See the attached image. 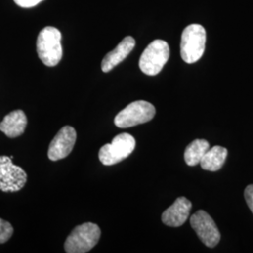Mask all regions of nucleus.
Listing matches in <instances>:
<instances>
[{
	"instance_id": "obj_1",
	"label": "nucleus",
	"mask_w": 253,
	"mask_h": 253,
	"mask_svg": "<svg viewBox=\"0 0 253 253\" xmlns=\"http://www.w3.org/2000/svg\"><path fill=\"white\" fill-rule=\"evenodd\" d=\"M61 38V32L54 27H44L38 36L37 53L47 67L56 66L62 58Z\"/></svg>"
},
{
	"instance_id": "obj_2",
	"label": "nucleus",
	"mask_w": 253,
	"mask_h": 253,
	"mask_svg": "<svg viewBox=\"0 0 253 253\" xmlns=\"http://www.w3.org/2000/svg\"><path fill=\"white\" fill-rule=\"evenodd\" d=\"M207 32L203 26L192 24L183 30L181 36L180 54L186 63L197 62L206 49Z\"/></svg>"
},
{
	"instance_id": "obj_3",
	"label": "nucleus",
	"mask_w": 253,
	"mask_h": 253,
	"mask_svg": "<svg viewBox=\"0 0 253 253\" xmlns=\"http://www.w3.org/2000/svg\"><path fill=\"white\" fill-rule=\"evenodd\" d=\"M100 227L92 222H85L75 227L67 237L64 249L68 253H85L91 251L100 240Z\"/></svg>"
},
{
	"instance_id": "obj_4",
	"label": "nucleus",
	"mask_w": 253,
	"mask_h": 253,
	"mask_svg": "<svg viewBox=\"0 0 253 253\" xmlns=\"http://www.w3.org/2000/svg\"><path fill=\"white\" fill-rule=\"evenodd\" d=\"M169 57V44L163 40H155L143 52L140 57L139 67L146 75L155 76L162 72Z\"/></svg>"
},
{
	"instance_id": "obj_5",
	"label": "nucleus",
	"mask_w": 253,
	"mask_h": 253,
	"mask_svg": "<svg viewBox=\"0 0 253 253\" xmlns=\"http://www.w3.org/2000/svg\"><path fill=\"white\" fill-rule=\"evenodd\" d=\"M136 141L128 133H120L116 136L111 144L103 145L99 152L100 163L106 166L115 165L122 162L133 152Z\"/></svg>"
},
{
	"instance_id": "obj_6",
	"label": "nucleus",
	"mask_w": 253,
	"mask_h": 253,
	"mask_svg": "<svg viewBox=\"0 0 253 253\" xmlns=\"http://www.w3.org/2000/svg\"><path fill=\"white\" fill-rule=\"evenodd\" d=\"M156 109L153 104L145 100H137L129 103L115 118L116 126L121 128L144 124L153 119Z\"/></svg>"
},
{
	"instance_id": "obj_7",
	"label": "nucleus",
	"mask_w": 253,
	"mask_h": 253,
	"mask_svg": "<svg viewBox=\"0 0 253 253\" xmlns=\"http://www.w3.org/2000/svg\"><path fill=\"white\" fill-rule=\"evenodd\" d=\"M27 180V172L12 163V159L0 156V190L16 192L22 190Z\"/></svg>"
},
{
	"instance_id": "obj_8",
	"label": "nucleus",
	"mask_w": 253,
	"mask_h": 253,
	"mask_svg": "<svg viewBox=\"0 0 253 253\" xmlns=\"http://www.w3.org/2000/svg\"><path fill=\"white\" fill-rule=\"evenodd\" d=\"M190 225L201 241L209 248L216 247L220 240V233L213 218L204 210H199L190 217Z\"/></svg>"
},
{
	"instance_id": "obj_9",
	"label": "nucleus",
	"mask_w": 253,
	"mask_h": 253,
	"mask_svg": "<svg viewBox=\"0 0 253 253\" xmlns=\"http://www.w3.org/2000/svg\"><path fill=\"white\" fill-rule=\"evenodd\" d=\"M76 138V130L73 126H63L49 145L48 158L53 162H56L68 157L73 151Z\"/></svg>"
},
{
	"instance_id": "obj_10",
	"label": "nucleus",
	"mask_w": 253,
	"mask_h": 253,
	"mask_svg": "<svg viewBox=\"0 0 253 253\" xmlns=\"http://www.w3.org/2000/svg\"><path fill=\"white\" fill-rule=\"evenodd\" d=\"M191 202L185 197H178L168 209L163 213V222L170 227L183 225L190 216Z\"/></svg>"
},
{
	"instance_id": "obj_11",
	"label": "nucleus",
	"mask_w": 253,
	"mask_h": 253,
	"mask_svg": "<svg viewBox=\"0 0 253 253\" xmlns=\"http://www.w3.org/2000/svg\"><path fill=\"white\" fill-rule=\"evenodd\" d=\"M135 40L131 36L124 38V40L113 51L106 54L101 62V70L103 73L111 72L118 64L121 63L135 47Z\"/></svg>"
},
{
	"instance_id": "obj_12",
	"label": "nucleus",
	"mask_w": 253,
	"mask_h": 253,
	"mask_svg": "<svg viewBox=\"0 0 253 253\" xmlns=\"http://www.w3.org/2000/svg\"><path fill=\"white\" fill-rule=\"evenodd\" d=\"M27 125V116L24 111L15 110L0 122V130L9 138H16L25 132Z\"/></svg>"
},
{
	"instance_id": "obj_13",
	"label": "nucleus",
	"mask_w": 253,
	"mask_h": 253,
	"mask_svg": "<svg viewBox=\"0 0 253 253\" xmlns=\"http://www.w3.org/2000/svg\"><path fill=\"white\" fill-rule=\"evenodd\" d=\"M228 150L225 147L215 145L212 148H209L208 152L204 155L201 160V167L210 172H217L221 169L226 161Z\"/></svg>"
},
{
	"instance_id": "obj_14",
	"label": "nucleus",
	"mask_w": 253,
	"mask_h": 253,
	"mask_svg": "<svg viewBox=\"0 0 253 253\" xmlns=\"http://www.w3.org/2000/svg\"><path fill=\"white\" fill-rule=\"evenodd\" d=\"M210 148V145L205 139H196L191 142L186 147L184 159L189 166H195L201 163L204 155L207 153Z\"/></svg>"
},
{
	"instance_id": "obj_15",
	"label": "nucleus",
	"mask_w": 253,
	"mask_h": 253,
	"mask_svg": "<svg viewBox=\"0 0 253 253\" xmlns=\"http://www.w3.org/2000/svg\"><path fill=\"white\" fill-rule=\"evenodd\" d=\"M13 234V227L9 221L0 218V244L6 243Z\"/></svg>"
},
{
	"instance_id": "obj_16",
	"label": "nucleus",
	"mask_w": 253,
	"mask_h": 253,
	"mask_svg": "<svg viewBox=\"0 0 253 253\" xmlns=\"http://www.w3.org/2000/svg\"><path fill=\"white\" fill-rule=\"evenodd\" d=\"M244 197L248 207L253 213V185H249L246 188L244 191Z\"/></svg>"
},
{
	"instance_id": "obj_17",
	"label": "nucleus",
	"mask_w": 253,
	"mask_h": 253,
	"mask_svg": "<svg viewBox=\"0 0 253 253\" xmlns=\"http://www.w3.org/2000/svg\"><path fill=\"white\" fill-rule=\"evenodd\" d=\"M42 1V0H14V2L22 8H32Z\"/></svg>"
}]
</instances>
